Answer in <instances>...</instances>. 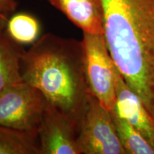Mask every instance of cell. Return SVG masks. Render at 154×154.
I'll return each instance as SVG.
<instances>
[{
	"instance_id": "1",
	"label": "cell",
	"mask_w": 154,
	"mask_h": 154,
	"mask_svg": "<svg viewBox=\"0 0 154 154\" xmlns=\"http://www.w3.org/2000/svg\"><path fill=\"white\" fill-rule=\"evenodd\" d=\"M101 1L111 57L154 118V0Z\"/></svg>"
},
{
	"instance_id": "2",
	"label": "cell",
	"mask_w": 154,
	"mask_h": 154,
	"mask_svg": "<svg viewBox=\"0 0 154 154\" xmlns=\"http://www.w3.org/2000/svg\"><path fill=\"white\" fill-rule=\"evenodd\" d=\"M21 74L23 81L37 88L79 131L91 96L82 41L44 34L23 54Z\"/></svg>"
},
{
	"instance_id": "3",
	"label": "cell",
	"mask_w": 154,
	"mask_h": 154,
	"mask_svg": "<svg viewBox=\"0 0 154 154\" xmlns=\"http://www.w3.org/2000/svg\"><path fill=\"white\" fill-rule=\"evenodd\" d=\"M81 41L90 93L106 109L111 111L114 109L116 101L117 66L108 49L104 35L83 32Z\"/></svg>"
},
{
	"instance_id": "4",
	"label": "cell",
	"mask_w": 154,
	"mask_h": 154,
	"mask_svg": "<svg viewBox=\"0 0 154 154\" xmlns=\"http://www.w3.org/2000/svg\"><path fill=\"white\" fill-rule=\"evenodd\" d=\"M46 103L35 86L16 83L0 95V125L37 135Z\"/></svg>"
},
{
	"instance_id": "5",
	"label": "cell",
	"mask_w": 154,
	"mask_h": 154,
	"mask_svg": "<svg viewBox=\"0 0 154 154\" xmlns=\"http://www.w3.org/2000/svg\"><path fill=\"white\" fill-rule=\"evenodd\" d=\"M77 141L82 154H126L111 112L93 96L79 129Z\"/></svg>"
},
{
	"instance_id": "6",
	"label": "cell",
	"mask_w": 154,
	"mask_h": 154,
	"mask_svg": "<svg viewBox=\"0 0 154 154\" xmlns=\"http://www.w3.org/2000/svg\"><path fill=\"white\" fill-rule=\"evenodd\" d=\"M37 136L41 154H82L74 124L47 101Z\"/></svg>"
},
{
	"instance_id": "7",
	"label": "cell",
	"mask_w": 154,
	"mask_h": 154,
	"mask_svg": "<svg viewBox=\"0 0 154 154\" xmlns=\"http://www.w3.org/2000/svg\"><path fill=\"white\" fill-rule=\"evenodd\" d=\"M116 101L114 110L128 121L154 148V118L140 98L128 86L119 69L116 70Z\"/></svg>"
},
{
	"instance_id": "8",
	"label": "cell",
	"mask_w": 154,
	"mask_h": 154,
	"mask_svg": "<svg viewBox=\"0 0 154 154\" xmlns=\"http://www.w3.org/2000/svg\"><path fill=\"white\" fill-rule=\"evenodd\" d=\"M83 32L103 34L101 0H47Z\"/></svg>"
},
{
	"instance_id": "9",
	"label": "cell",
	"mask_w": 154,
	"mask_h": 154,
	"mask_svg": "<svg viewBox=\"0 0 154 154\" xmlns=\"http://www.w3.org/2000/svg\"><path fill=\"white\" fill-rule=\"evenodd\" d=\"M24 47L4 32L0 36V95L13 84L23 81L21 61Z\"/></svg>"
},
{
	"instance_id": "10",
	"label": "cell",
	"mask_w": 154,
	"mask_h": 154,
	"mask_svg": "<svg viewBox=\"0 0 154 154\" xmlns=\"http://www.w3.org/2000/svg\"><path fill=\"white\" fill-rule=\"evenodd\" d=\"M0 154H41L38 136L0 125Z\"/></svg>"
},
{
	"instance_id": "11",
	"label": "cell",
	"mask_w": 154,
	"mask_h": 154,
	"mask_svg": "<svg viewBox=\"0 0 154 154\" xmlns=\"http://www.w3.org/2000/svg\"><path fill=\"white\" fill-rule=\"evenodd\" d=\"M5 32L14 41L22 45L33 44L39 38L41 25L32 14L14 12L7 20Z\"/></svg>"
},
{
	"instance_id": "12",
	"label": "cell",
	"mask_w": 154,
	"mask_h": 154,
	"mask_svg": "<svg viewBox=\"0 0 154 154\" xmlns=\"http://www.w3.org/2000/svg\"><path fill=\"white\" fill-rule=\"evenodd\" d=\"M117 134L126 154H154V148L126 119L111 111Z\"/></svg>"
},
{
	"instance_id": "13",
	"label": "cell",
	"mask_w": 154,
	"mask_h": 154,
	"mask_svg": "<svg viewBox=\"0 0 154 154\" xmlns=\"http://www.w3.org/2000/svg\"><path fill=\"white\" fill-rule=\"evenodd\" d=\"M17 6V0H0V15L9 17L15 12Z\"/></svg>"
},
{
	"instance_id": "14",
	"label": "cell",
	"mask_w": 154,
	"mask_h": 154,
	"mask_svg": "<svg viewBox=\"0 0 154 154\" xmlns=\"http://www.w3.org/2000/svg\"><path fill=\"white\" fill-rule=\"evenodd\" d=\"M8 19V17L5 16V15H0V36L2 35L5 32Z\"/></svg>"
}]
</instances>
